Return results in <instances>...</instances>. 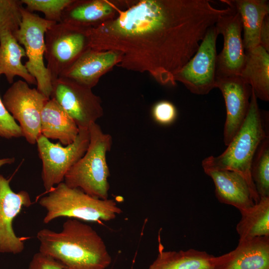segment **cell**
<instances>
[{
  "mask_svg": "<svg viewBox=\"0 0 269 269\" xmlns=\"http://www.w3.org/2000/svg\"><path fill=\"white\" fill-rule=\"evenodd\" d=\"M87 28L61 21L47 30L44 57L52 82L90 49Z\"/></svg>",
  "mask_w": 269,
  "mask_h": 269,
  "instance_id": "6",
  "label": "cell"
},
{
  "mask_svg": "<svg viewBox=\"0 0 269 269\" xmlns=\"http://www.w3.org/2000/svg\"><path fill=\"white\" fill-rule=\"evenodd\" d=\"M89 143L86 151L67 171L64 182L98 199H108L110 175L107 153L111 150L112 136L96 123L89 128Z\"/></svg>",
  "mask_w": 269,
  "mask_h": 269,
  "instance_id": "5",
  "label": "cell"
},
{
  "mask_svg": "<svg viewBox=\"0 0 269 269\" xmlns=\"http://www.w3.org/2000/svg\"><path fill=\"white\" fill-rule=\"evenodd\" d=\"M120 60L121 55L118 52L90 49L60 77L69 78L92 88L100 78Z\"/></svg>",
  "mask_w": 269,
  "mask_h": 269,
  "instance_id": "17",
  "label": "cell"
},
{
  "mask_svg": "<svg viewBox=\"0 0 269 269\" xmlns=\"http://www.w3.org/2000/svg\"><path fill=\"white\" fill-rule=\"evenodd\" d=\"M229 7L208 0H141L87 28L89 46L121 55L120 66L147 72L161 85L175 77L198 49L208 30Z\"/></svg>",
  "mask_w": 269,
  "mask_h": 269,
  "instance_id": "1",
  "label": "cell"
},
{
  "mask_svg": "<svg viewBox=\"0 0 269 269\" xmlns=\"http://www.w3.org/2000/svg\"><path fill=\"white\" fill-rule=\"evenodd\" d=\"M15 161L14 157H7L0 159V167L5 164H10Z\"/></svg>",
  "mask_w": 269,
  "mask_h": 269,
  "instance_id": "32",
  "label": "cell"
},
{
  "mask_svg": "<svg viewBox=\"0 0 269 269\" xmlns=\"http://www.w3.org/2000/svg\"><path fill=\"white\" fill-rule=\"evenodd\" d=\"M9 182L0 174V252L17 254L24 250V239L16 235L12 223L22 209L32 202L27 191L14 192Z\"/></svg>",
  "mask_w": 269,
  "mask_h": 269,
  "instance_id": "13",
  "label": "cell"
},
{
  "mask_svg": "<svg viewBox=\"0 0 269 269\" xmlns=\"http://www.w3.org/2000/svg\"><path fill=\"white\" fill-rule=\"evenodd\" d=\"M28 269H65L59 262L39 252L35 254L30 261Z\"/></svg>",
  "mask_w": 269,
  "mask_h": 269,
  "instance_id": "30",
  "label": "cell"
},
{
  "mask_svg": "<svg viewBox=\"0 0 269 269\" xmlns=\"http://www.w3.org/2000/svg\"><path fill=\"white\" fill-rule=\"evenodd\" d=\"M37 238L39 252L59 262L65 269H106L112 262L102 237L79 220L67 219L58 232L42 229Z\"/></svg>",
  "mask_w": 269,
  "mask_h": 269,
  "instance_id": "2",
  "label": "cell"
},
{
  "mask_svg": "<svg viewBox=\"0 0 269 269\" xmlns=\"http://www.w3.org/2000/svg\"><path fill=\"white\" fill-rule=\"evenodd\" d=\"M73 0H21L25 8L29 11L42 12L44 18L55 23L61 21L64 9Z\"/></svg>",
  "mask_w": 269,
  "mask_h": 269,
  "instance_id": "26",
  "label": "cell"
},
{
  "mask_svg": "<svg viewBox=\"0 0 269 269\" xmlns=\"http://www.w3.org/2000/svg\"><path fill=\"white\" fill-rule=\"evenodd\" d=\"M260 45L269 52V18L267 15L262 23L260 32Z\"/></svg>",
  "mask_w": 269,
  "mask_h": 269,
  "instance_id": "31",
  "label": "cell"
},
{
  "mask_svg": "<svg viewBox=\"0 0 269 269\" xmlns=\"http://www.w3.org/2000/svg\"><path fill=\"white\" fill-rule=\"evenodd\" d=\"M153 119L161 125H168L176 119L177 111L170 102L162 101L155 104L152 110Z\"/></svg>",
  "mask_w": 269,
  "mask_h": 269,
  "instance_id": "29",
  "label": "cell"
},
{
  "mask_svg": "<svg viewBox=\"0 0 269 269\" xmlns=\"http://www.w3.org/2000/svg\"><path fill=\"white\" fill-rule=\"evenodd\" d=\"M21 0H0V33L8 31L13 35L21 22Z\"/></svg>",
  "mask_w": 269,
  "mask_h": 269,
  "instance_id": "27",
  "label": "cell"
},
{
  "mask_svg": "<svg viewBox=\"0 0 269 269\" xmlns=\"http://www.w3.org/2000/svg\"><path fill=\"white\" fill-rule=\"evenodd\" d=\"M50 98L60 105L79 129H89L103 116L101 99L92 88L63 77L53 80Z\"/></svg>",
  "mask_w": 269,
  "mask_h": 269,
  "instance_id": "10",
  "label": "cell"
},
{
  "mask_svg": "<svg viewBox=\"0 0 269 269\" xmlns=\"http://www.w3.org/2000/svg\"><path fill=\"white\" fill-rule=\"evenodd\" d=\"M236 226L239 240L269 236V197H262L253 206L240 212Z\"/></svg>",
  "mask_w": 269,
  "mask_h": 269,
  "instance_id": "24",
  "label": "cell"
},
{
  "mask_svg": "<svg viewBox=\"0 0 269 269\" xmlns=\"http://www.w3.org/2000/svg\"><path fill=\"white\" fill-rule=\"evenodd\" d=\"M40 132L47 138L58 140L63 145H67L75 140L79 129L60 105L50 98L42 110Z\"/></svg>",
  "mask_w": 269,
  "mask_h": 269,
  "instance_id": "18",
  "label": "cell"
},
{
  "mask_svg": "<svg viewBox=\"0 0 269 269\" xmlns=\"http://www.w3.org/2000/svg\"><path fill=\"white\" fill-rule=\"evenodd\" d=\"M89 143V129H79L75 140L67 145L53 143L41 134L36 144L42 161L41 179L46 193L64 181L69 169L86 151Z\"/></svg>",
  "mask_w": 269,
  "mask_h": 269,
  "instance_id": "8",
  "label": "cell"
},
{
  "mask_svg": "<svg viewBox=\"0 0 269 269\" xmlns=\"http://www.w3.org/2000/svg\"><path fill=\"white\" fill-rule=\"evenodd\" d=\"M240 77L250 85L257 98L269 101V53L260 45L246 51Z\"/></svg>",
  "mask_w": 269,
  "mask_h": 269,
  "instance_id": "20",
  "label": "cell"
},
{
  "mask_svg": "<svg viewBox=\"0 0 269 269\" xmlns=\"http://www.w3.org/2000/svg\"><path fill=\"white\" fill-rule=\"evenodd\" d=\"M214 184L218 200L232 205L240 212L253 206L255 203L251 188L245 177L231 170L204 169Z\"/></svg>",
  "mask_w": 269,
  "mask_h": 269,
  "instance_id": "16",
  "label": "cell"
},
{
  "mask_svg": "<svg viewBox=\"0 0 269 269\" xmlns=\"http://www.w3.org/2000/svg\"><path fill=\"white\" fill-rule=\"evenodd\" d=\"M49 99L21 80L13 82L3 96L5 108L18 122L23 137L30 144L36 143L41 134V114Z\"/></svg>",
  "mask_w": 269,
  "mask_h": 269,
  "instance_id": "9",
  "label": "cell"
},
{
  "mask_svg": "<svg viewBox=\"0 0 269 269\" xmlns=\"http://www.w3.org/2000/svg\"><path fill=\"white\" fill-rule=\"evenodd\" d=\"M22 19L19 29L14 36L25 51L27 61L25 66L36 81L37 89L50 99L52 80L44 63L45 50L44 37L47 30L56 23L46 20L38 14L21 8Z\"/></svg>",
  "mask_w": 269,
  "mask_h": 269,
  "instance_id": "7",
  "label": "cell"
},
{
  "mask_svg": "<svg viewBox=\"0 0 269 269\" xmlns=\"http://www.w3.org/2000/svg\"><path fill=\"white\" fill-rule=\"evenodd\" d=\"M230 8L215 24L224 39L223 49L217 56L216 77L240 76L245 62L241 19L235 10Z\"/></svg>",
  "mask_w": 269,
  "mask_h": 269,
  "instance_id": "12",
  "label": "cell"
},
{
  "mask_svg": "<svg viewBox=\"0 0 269 269\" xmlns=\"http://www.w3.org/2000/svg\"><path fill=\"white\" fill-rule=\"evenodd\" d=\"M115 11V6L106 0H73L64 9L61 21L88 28L110 19Z\"/></svg>",
  "mask_w": 269,
  "mask_h": 269,
  "instance_id": "23",
  "label": "cell"
},
{
  "mask_svg": "<svg viewBox=\"0 0 269 269\" xmlns=\"http://www.w3.org/2000/svg\"><path fill=\"white\" fill-rule=\"evenodd\" d=\"M0 136L6 139L23 137L19 125L7 111L0 97Z\"/></svg>",
  "mask_w": 269,
  "mask_h": 269,
  "instance_id": "28",
  "label": "cell"
},
{
  "mask_svg": "<svg viewBox=\"0 0 269 269\" xmlns=\"http://www.w3.org/2000/svg\"><path fill=\"white\" fill-rule=\"evenodd\" d=\"M26 57L24 48L10 31L0 33V74L4 75L9 84L15 76L22 78L28 84L36 85L35 78L28 72L21 59Z\"/></svg>",
  "mask_w": 269,
  "mask_h": 269,
  "instance_id": "21",
  "label": "cell"
},
{
  "mask_svg": "<svg viewBox=\"0 0 269 269\" xmlns=\"http://www.w3.org/2000/svg\"><path fill=\"white\" fill-rule=\"evenodd\" d=\"M251 174L260 198L269 197V136L260 143L253 157Z\"/></svg>",
  "mask_w": 269,
  "mask_h": 269,
  "instance_id": "25",
  "label": "cell"
},
{
  "mask_svg": "<svg viewBox=\"0 0 269 269\" xmlns=\"http://www.w3.org/2000/svg\"><path fill=\"white\" fill-rule=\"evenodd\" d=\"M215 259L206 251L194 249L165 251L160 243L157 256L149 269H215Z\"/></svg>",
  "mask_w": 269,
  "mask_h": 269,
  "instance_id": "22",
  "label": "cell"
},
{
  "mask_svg": "<svg viewBox=\"0 0 269 269\" xmlns=\"http://www.w3.org/2000/svg\"><path fill=\"white\" fill-rule=\"evenodd\" d=\"M215 88L221 91L225 102L226 119L223 140L227 146L246 119L250 106L252 88L240 76L216 77Z\"/></svg>",
  "mask_w": 269,
  "mask_h": 269,
  "instance_id": "14",
  "label": "cell"
},
{
  "mask_svg": "<svg viewBox=\"0 0 269 269\" xmlns=\"http://www.w3.org/2000/svg\"><path fill=\"white\" fill-rule=\"evenodd\" d=\"M240 15L244 31V49L248 51L260 45V32L264 18L269 14L266 0H222Z\"/></svg>",
  "mask_w": 269,
  "mask_h": 269,
  "instance_id": "19",
  "label": "cell"
},
{
  "mask_svg": "<svg viewBox=\"0 0 269 269\" xmlns=\"http://www.w3.org/2000/svg\"><path fill=\"white\" fill-rule=\"evenodd\" d=\"M250 98L246 119L226 149L219 156L205 158L202 166L203 169L227 170L240 173L248 183L257 203L260 197L251 177V167L260 143L269 133L252 89Z\"/></svg>",
  "mask_w": 269,
  "mask_h": 269,
  "instance_id": "3",
  "label": "cell"
},
{
  "mask_svg": "<svg viewBox=\"0 0 269 269\" xmlns=\"http://www.w3.org/2000/svg\"><path fill=\"white\" fill-rule=\"evenodd\" d=\"M46 193L38 202L46 211L43 220L46 224L61 217L85 221H109L122 213L114 200L94 197L64 182Z\"/></svg>",
  "mask_w": 269,
  "mask_h": 269,
  "instance_id": "4",
  "label": "cell"
},
{
  "mask_svg": "<svg viewBox=\"0 0 269 269\" xmlns=\"http://www.w3.org/2000/svg\"><path fill=\"white\" fill-rule=\"evenodd\" d=\"M218 35L215 25L209 28L197 52L175 77L193 94L206 95L215 88Z\"/></svg>",
  "mask_w": 269,
  "mask_h": 269,
  "instance_id": "11",
  "label": "cell"
},
{
  "mask_svg": "<svg viewBox=\"0 0 269 269\" xmlns=\"http://www.w3.org/2000/svg\"><path fill=\"white\" fill-rule=\"evenodd\" d=\"M215 269H269V236L239 240L235 249L215 257Z\"/></svg>",
  "mask_w": 269,
  "mask_h": 269,
  "instance_id": "15",
  "label": "cell"
}]
</instances>
